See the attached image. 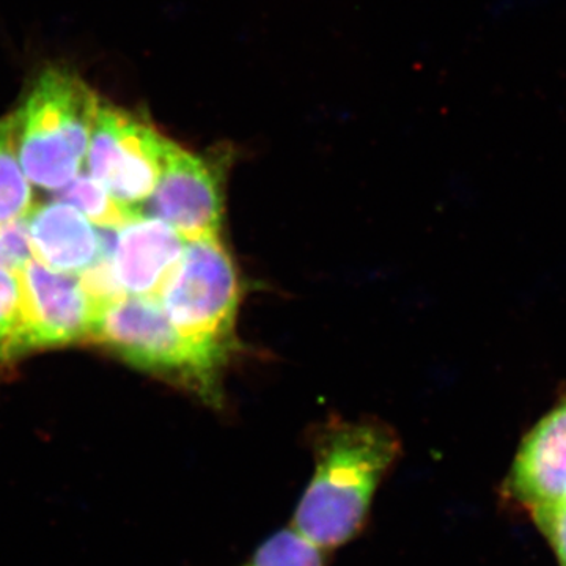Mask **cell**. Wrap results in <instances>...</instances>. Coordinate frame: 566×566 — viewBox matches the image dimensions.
<instances>
[{
    "label": "cell",
    "mask_w": 566,
    "mask_h": 566,
    "mask_svg": "<svg viewBox=\"0 0 566 566\" xmlns=\"http://www.w3.org/2000/svg\"><path fill=\"white\" fill-rule=\"evenodd\" d=\"M35 260L29 234L28 216L0 223V268L20 273Z\"/></svg>",
    "instance_id": "cell-15"
},
{
    "label": "cell",
    "mask_w": 566,
    "mask_h": 566,
    "mask_svg": "<svg viewBox=\"0 0 566 566\" xmlns=\"http://www.w3.org/2000/svg\"><path fill=\"white\" fill-rule=\"evenodd\" d=\"M91 340L126 363L191 387L214 401L219 370L178 333L158 297L123 296L99 312Z\"/></svg>",
    "instance_id": "cell-4"
},
{
    "label": "cell",
    "mask_w": 566,
    "mask_h": 566,
    "mask_svg": "<svg viewBox=\"0 0 566 566\" xmlns=\"http://www.w3.org/2000/svg\"><path fill=\"white\" fill-rule=\"evenodd\" d=\"M28 226L33 256L51 270L82 275L111 255L95 226L62 200L33 207Z\"/></svg>",
    "instance_id": "cell-10"
},
{
    "label": "cell",
    "mask_w": 566,
    "mask_h": 566,
    "mask_svg": "<svg viewBox=\"0 0 566 566\" xmlns=\"http://www.w3.org/2000/svg\"><path fill=\"white\" fill-rule=\"evenodd\" d=\"M102 98L77 74L48 69L17 117L18 155L32 186L61 191L82 172Z\"/></svg>",
    "instance_id": "cell-2"
},
{
    "label": "cell",
    "mask_w": 566,
    "mask_h": 566,
    "mask_svg": "<svg viewBox=\"0 0 566 566\" xmlns=\"http://www.w3.org/2000/svg\"><path fill=\"white\" fill-rule=\"evenodd\" d=\"M311 444L315 472L292 528L333 551L363 534L376 491L401 455V441L378 420L334 419L316 428Z\"/></svg>",
    "instance_id": "cell-1"
},
{
    "label": "cell",
    "mask_w": 566,
    "mask_h": 566,
    "mask_svg": "<svg viewBox=\"0 0 566 566\" xmlns=\"http://www.w3.org/2000/svg\"><path fill=\"white\" fill-rule=\"evenodd\" d=\"M562 501H565V502H566V485H565L564 495H562Z\"/></svg>",
    "instance_id": "cell-17"
},
{
    "label": "cell",
    "mask_w": 566,
    "mask_h": 566,
    "mask_svg": "<svg viewBox=\"0 0 566 566\" xmlns=\"http://www.w3.org/2000/svg\"><path fill=\"white\" fill-rule=\"evenodd\" d=\"M240 277L219 234L186 243L159 301L170 322L200 356L221 370L237 352Z\"/></svg>",
    "instance_id": "cell-3"
},
{
    "label": "cell",
    "mask_w": 566,
    "mask_h": 566,
    "mask_svg": "<svg viewBox=\"0 0 566 566\" xmlns=\"http://www.w3.org/2000/svg\"><path fill=\"white\" fill-rule=\"evenodd\" d=\"M172 142L139 114L102 102L85 167L118 203L142 214L161 177Z\"/></svg>",
    "instance_id": "cell-5"
},
{
    "label": "cell",
    "mask_w": 566,
    "mask_h": 566,
    "mask_svg": "<svg viewBox=\"0 0 566 566\" xmlns=\"http://www.w3.org/2000/svg\"><path fill=\"white\" fill-rule=\"evenodd\" d=\"M31 353L20 273L0 268V365Z\"/></svg>",
    "instance_id": "cell-13"
},
{
    "label": "cell",
    "mask_w": 566,
    "mask_h": 566,
    "mask_svg": "<svg viewBox=\"0 0 566 566\" xmlns=\"http://www.w3.org/2000/svg\"><path fill=\"white\" fill-rule=\"evenodd\" d=\"M32 182L18 155L17 117L0 118V223L25 218L33 208Z\"/></svg>",
    "instance_id": "cell-11"
},
{
    "label": "cell",
    "mask_w": 566,
    "mask_h": 566,
    "mask_svg": "<svg viewBox=\"0 0 566 566\" xmlns=\"http://www.w3.org/2000/svg\"><path fill=\"white\" fill-rule=\"evenodd\" d=\"M566 485V397L521 442L504 483L509 501L527 512L562 501Z\"/></svg>",
    "instance_id": "cell-9"
},
{
    "label": "cell",
    "mask_w": 566,
    "mask_h": 566,
    "mask_svg": "<svg viewBox=\"0 0 566 566\" xmlns=\"http://www.w3.org/2000/svg\"><path fill=\"white\" fill-rule=\"evenodd\" d=\"M532 520L556 554L558 566H566V502L536 506L531 510Z\"/></svg>",
    "instance_id": "cell-16"
},
{
    "label": "cell",
    "mask_w": 566,
    "mask_h": 566,
    "mask_svg": "<svg viewBox=\"0 0 566 566\" xmlns=\"http://www.w3.org/2000/svg\"><path fill=\"white\" fill-rule=\"evenodd\" d=\"M57 199L73 205L93 223L106 230L122 229L137 218L136 211L123 207L88 174H80L70 185L57 191Z\"/></svg>",
    "instance_id": "cell-12"
},
{
    "label": "cell",
    "mask_w": 566,
    "mask_h": 566,
    "mask_svg": "<svg viewBox=\"0 0 566 566\" xmlns=\"http://www.w3.org/2000/svg\"><path fill=\"white\" fill-rule=\"evenodd\" d=\"M188 241L174 227L140 214L117 230L111 268L126 296L158 297Z\"/></svg>",
    "instance_id": "cell-8"
},
{
    "label": "cell",
    "mask_w": 566,
    "mask_h": 566,
    "mask_svg": "<svg viewBox=\"0 0 566 566\" xmlns=\"http://www.w3.org/2000/svg\"><path fill=\"white\" fill-rule=\"evenodd\" d=\"M243 566H327V557L326 551L294 528H283L260 545Z\"/></svg>",
    "instance_id": "cell-14"
},
{
    "label": "cell",
    "mask_w": 566,
    "mask_h": 566,
    "mask_svg": "<svg viewBox=\"0 0 566 566\" xmlns=\"http://www.w3.org/2000/svg\"><path fill=\"white\" fill-rule=\"evenodd\" d=\"M20 279L31 353L91 340L99 307L80 275L32 260L20 271Z\"/></svg>",
    "instance_id": "cell-7"
},
{
    "label": "cell",
    "mask_w": 566,
    "mask_h": 566,
    "mask_svg": "<svg viewBox=\"0 0 566 566\" xmlns=\"http://www.w3.org/2000/svg\"><path fill=\"white\" fill-rule=\"evenodd\" d=\"M226 161L170 145L166 164L142 214L169 223L186 241L221 233Z\"/></svg>",
    "instance_id": "cell-6"
}]
</instances>
